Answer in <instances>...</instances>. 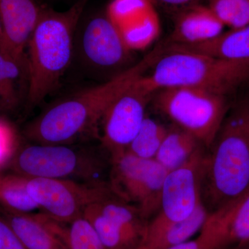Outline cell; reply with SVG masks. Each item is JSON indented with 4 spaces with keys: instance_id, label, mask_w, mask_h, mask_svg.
<instances>
[{
    "instance_id": "cell-1",
    "label": "cell",
    "mask_w": 249,
    "mask_h": 249,
    "mask_svg": "<svg viewBox=\"0 0 249 249\" xmlns=\"http://www.w3.org/2000/svg\"><path fill=\"white\" fill-rule=\"evenodd\" d=\"M163 53L161 44L138 63L106 83L51 105L26 126L24 135L34 143L49 145L77 144L98 137V127L113 101L144 76Z\"/></svg>"
},
{
    "instance_id": "cell-2",
    "label": "cell",
    "mask_w": 249,
    "mask_h": 249,
    "mask_svg": "<svg viewBox=\"0 0 249 249\" xmlns=\"http://www.w3.org/2000/svg\"><path fill=\"white\" fill-rule=\"evenodd\" d=\"M249 191V98L230 108L205 155L202 203L209 213Z\"/></svg>"
},
{
    "instance_id": "cell-3",
    "label": "cell",
    "mask_w": 249,
    "mask_h": 249,
    "mask_svg": "<svg viewBox=\"0 0 249 249\" xmlns=\"http://www.w3.org/2000/svg\"><path fill=\"white\" fill-rule=\"evenodd\" d=\"M89 0H78L70 9L42 8L28 43L27 103L36 107L53 92L71 64L75 34Z\"/></svg>"
},
{
    "instance_id": "cell-4",
    "label": "cell",
    "mask_w": 249,
    "mask_h": 249,
    "mask_svg": "<svg viewBox=\"0 0 249 249\" xmlns=\"http://www.w3.org/2000/svg\"><path fill=\"white\" fill-rule=\"evenodd\" d=\"M142 81L152 91L173 88H196L228 95L249 80V64L204 54L168 52L160 55Z\"/></svg>"
},
{
    "instance_id": "cell-5",
    "label": "cell",
    "mask_w": 249,
    "mask_h": 249,
    "mask_svg": "<svg viewBox=\"0 0 249 249\" xmlns=\"http://www.w3.org/2000/svg\"><path fill=\"white\" fill-rule=\"evenodd\" d=\"M111 159L96 147L77 144L31 143L18 146L8 168L28 178L71 180L83 183L103 181Z\"/></svg>"
},
{
    "instance_id": "cell-6",
    "label": "cell",
    "mask_w": 249,
    "mask_h": 249,
    "mask_svg": "<svg viewBox=\"0 0 249 249\" xmlns=\"http://www.w3.org/2000/svg\"><path fill=\"white\" fill-rule=\"evenodd\" d=\"M160 112L209 149L230 107L227 95L196 88H167L153 98Z\"/></svg>"
},
{
    "instance_id": "cell-7",
    "label": "cell",
    "mask_w": 249,
    "mask_h": 249,
    "mask_svg": "<svg viewBox=\"0 0 249 249\" xmlns=\"http://www.w3.org/2000/svg\"><path fill=\"white\" fill-rule=\"evenodd\" d=\"M168 173L155 160L139 158L124 151L111 157L108 182L119 197L136 206L150 221L160 211Z\"/></svg>"
},
{
    "instance_id": "cell-8",
    "label": "cell",
    "mask_w": 249,
    "mask_h": 249,
    "mask_svg": "<svg viewBox=\"0 0 249 249\" xmlns=\"http://www.w3.org/2000/svg\"><path fill=\"white\" fill-rule=\"evenodd\" d=\"M27 178V191L42 213L67 224L83 215L88 206L111 190L109 182L83 183L71 180Z\"/></svg>"
},
{
    "instance_id": "cell-9",
    "label": "cell",
    "mask_w": 249,
    "mask_h": 249,
    "mask_svg": "<svg viewBox=\"0 0 249 249\" xmlns=\"http://www.w3.org/2000/svg\"><path fill=\"white\" fill-rule=\"evenodd\" d=\"M142 76L119 95L103 116L99 139L110 157L125 151L146 117L155 93L143 83Z\"/></svg>"
},
{
    "instance_id": "cell-10",
    "label": "cell",
    "mask_w": 249,
    "mask_h": 249,
    "mask_svg": "<svg viewBox=\"0 0 249 249\" xmlns=\"http://www.w3.org/2000/svg\"><path fill=\"white\" fill-rule=\"evenodd\" d=\"M206 147L186 164L168 172L162 188L160 211L150 222H178L189 217L202 204L203 168Z\"/></svg>"
},
{
    "instance_id": "cell-11",
    "label": "cell",
    "mask_w": 249,
    "mask_h": 249,
    "mask_svg": "<svg viewBox=\"0 0 249 249\" xmlns=\"http://www.w3.org/2000/svg\"><path fill=\"white\" fill-rule=\"evenodd\" d=\"M80 51L85 63L98 70L121 66L131 52L107 14L94 16L85 24L80 36Z\"/></svg>"
},
{
    "instance_id": "cell-12",
    "label": "cell",
    "mask_w": 249,
    "mask_h": 249,
    "mask_svg": "<svg viewBox=\"0 0 249 249\" xmlns=\"http://www.w3.org/2000/svg\"><path fill=\"white\" fill-rule=\"evenodd\" d=\"M42 8L35 0H0V52L22 66L27 67L25 50Z\"/></svg>"
},
{
    "instance_id": "cell-13",
    "label": "cell",
    "mask_w": 249,
    "mask_h": 249,
    "mask_svg": "<svg viewBox=\"0 0 249 249\" xmlns=\"http://www.w3.org/2000/svg\"><path fill=\"white\" fill-rule=\"evenodd\" d=\"M214 249H227L249 242V191L210 214L200 231Z\"/></svg>"
},
{
    "instance_id": "cell-14",
    "label": "cell",
    "mask_w": 249,
    "mask_h": 249,
    "mask_svg": "<svg viewBox=\"0 0 249 249\" xmlns=\"http://www.w3.org/2000/svg\"><path fill=\"white\" fill-rule=\"evenodd\" d=\"M224 27L207 5H188L181 7L177 15L173 30L165 44L170 46L203 43L220 35Z\"/></svg>"
},
{
    "instance_id": "cell-15",
    "label": "cell",
    "mask_w": 249,
    "mask_h": 249,
    "mask_svg": "<svg viewBox=\"0 0 249 249\" xmlns=\"http://www.w3.org/2000/svg\"><path fill=\"white\" fill-rule=\"evenodd\" d=\"M209 215L202 203L183 220L163 223L149 221L143 245L150 249H168L186 242L201 231Z\"/></svg>"
},
{
    "instance_id": "cell-16",
    "label": "cell",
    "mask_w": 249,
    "mask_h": 249,
    "mask_svg": "<svg viewBox=\"0 0 249 249\" xmlns=\"http://www.w3.org/2000/svg\"><path fill=\"white\" fill-rule=\"evenodd\" d=\"M175 51L249 64V24L238 29L224 31L213 40L197 45L165 46V52Z\"/></svg>"
},
{
    "instance_id": "cell-17",
    "label": "cell",
    "mask_w": 249,
    "mask_h": 249,
    "mask_svg": "<svg viewBox=\"0 0 249 249\" xmlns=\"http://www.w3.org/2000/svg\"><path fill=\"white\" fill-rule=\"evenodd\" d=\"M0 212L28 249H69L42 213H15L0 207Z\"/></svg>"
},
{
    "instance_id": "cell-18",
    "label": "cell",
    "mask_w": 249,
    "mask_h": 249,
    "mask_svg": "<svg viewBox=\"0 0 249 249\" xmlns=\"http://www.w3.org/2000/svg\"><path fill=\"white\" fill-rule=\"evenodd\" d=\"M204 147L194 136L174 124L168 128L155 160L167 171H173L186 164Z\"/></svg>"
},
{
    "instance_id": "cell-19",
    "label": "cell",
    "mask_w": 249,
    "mask_h": 249,
    "mask_svg": "<svg viewBox=\"0 0 249 249\" xmlns=\"http://www.w3.org/2000/svg\"><path fill=\"white\" fill-rule=\"evenodd\" d=\"M27 178L16 173L0 174V207L15 213H34L38 206L27 191Z\"/></svg>"
},
{
    "instance_id": "cell-20",
    "label": "cell",
    "mask_w": 249,
    "mask_h": 249,
    "mask_svg": "<svg viewBox=\"0 0 249 249\" xmlns=\"http://www.w3.org/2000/svg\"><path fill=\"white\" fill-rule=\"evenodd\" d=\"M27 68L0 52V112H11L22 99V79Z\"/></svg>"
},
{
    "instance_id": "cell-21",
    "label": "cell",
    "mask_w": 249,
    "mask_h": 249,
    "mask_svg": "<svg viewBox=\"0 0 249 249\" xmlns=\"http://www.w3.org/2000/svg\"><path fill=\"white\" fill-rule=\"evenodd\" d=\"M83 216L89 221L106 249H128L143 245L140 237L117 227L106 219L94 204L87 207Z\"/></svg>"
},
{
    "instance_id": "cell-22",
    "label": "cell",
    "mask_w": 249,
    "mask_h": 249,
    "mask_svg": "<svg viewBox=\"0 0 249 249\" xmlns=\"http://www.w3.org/2000/svg\"><path fill=\"white\" fill-rule=\"evenodd\" d=\"M52 226L69 249H106L93 226L83 214L67 224L53 219Z\"/></svg>"
},
{
    "instance_id": "cell-23",
    "label": "cell",
    "mask_w": 249,
    "mask_h": 249,
    "mask_svg": "<svg viewBox=\"0 0 249 249\" xmlns=\"http://www.w3.org/2000/svg\"><path fill=\"white\" fill-rule=\"evenodd\" d=\"M167 132L164 125L146 116L125 151L139 158L155 160Z\"/></svg>"
},
{
    "instance_id": "cell-24",
    "label": "cell",
    "mask_w": 249,
    "mask_h": 249,
    "mask_svg": "<svg viewBox=\"0 0 249 249\" xmlns=\"http://www.w3.org/2000/svg\"><path fill=\"white\" fill-rule=\"evenodd\" d=\"M207 6L230 29L249 24V0H208Z\"/></svg>"
},
{
    "instance_id": "cell-25",
    "label": "cell",
    "mask_w": 249,
    "mask_h": 249,
    "mask_svg": "<svg viewBox=\"0 0 249 249\" xmlns=\"http://www.w3.org/2000/svg\"><path fill=\"white\" fill-rule=\"evenodd\" d=\"M18 147L14 129L9 123L0 119V168L7 166Z\"/></svg>"
},
{
    "instance_id": "cell-26",
    "label": "cell",
    "mask_w": 249,
    "mask_h": 249,
    "mask_svg": "<svg viewBox=\"0 0 249 249\" xmlns=\"http://www.w3.org/2000/svg\"><path fill=\"white\" fill-rule=\"evenodd\" d=\"M0 249H28L0 212Z\"/></svg>"
},
{
    "instance_id": "cell-27",
    "label": "cell",
    "mask_w": 249,
    "mask_h": 249,
    "mask_svg": "<svg viewBox=\"0 0 249 249\" xmlns=\"http://www.w3.org/2000/svg\"><path fill=\"white\" fill-rule=\"evenodd\" d=\"M168 249H214L212 242L202 233L195 240H190Z\"/></svg>"
},
{
    "instance_id": "cell-28",
    "label": "cell",
    "mask_w": 249,
    "mask_h": 249,
    "mask_svg": "<svg viewBox=\"0 0 249 249\" xmlns=\"http://www.w3.org/2000/svg\"><path fill=\"white\" fill-rule=\"evenodd\" d=\"M155 1L168 6L183 7L188 5L196 4L198 0H155Z\"/></svg>"
},
{
    "instance_id": "cell-29",
    "label": "cell",
    "mask_w": 249,
    "mask_h": 249,
    "mask_svg": "<svg viewBox=\"0 0 249 249\" xmlns=\"http://www.w3.org/2000/svg\"><path fill=\"white\" fill-rule=\"evenodd\" d=\"M231 249H249V242L244 244V245L237 246V247H232Z\"/></svg>"
},
{
    "instance_id": "cell-30",
    "label": "cell",
    "mask_w": 249,
    "mask_h": 249,
    "mask_svg": "<svg viewBox=\"0 0 249 249\" xmlns=\"http://www.w3.org/2000/svg\"><path fill=\"white\" fill-rule=\"evenodd\" d=\"M128 249H150L146 245H142L139 246V247H134V248Z\"/></svg>"
},
{
    "instance_id": "cell-31",
    "label": "cell",
    "mask_w": 249,
    "mask_h": 249,
    "mask_svg": "<svg viewBox=\"0 0 249 249\" xmlns=\"http://www.w3.org/2000/svg\"><path fill=\"white\" fill-rule=\"evenodd\" d=\"M1 37H2V28H1V21H0V42H1Z\"/></svg>"
}]
</instances>
